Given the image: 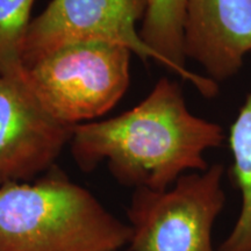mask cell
<instances>
[{"mask_svg":"<svg viewBox=\"0 0 251 251\" xmlns=\"http://www.w3.org/2000/svg\"><path fill=\"white\" fill-rule=\"evenodd\" d=\"M225 166L186 174L164 191L136 188L128 208L131 251H219L213 228L224 211Z\"/></svg>","mask_w":251,"mask_h":251,"instance_id":"cell-4","label":"cell"},{"mask_svg":"<svg viewBox=\"0 0 251 251\" xmlns=\"http://www.w3.org/2000/svg\"><path fill=\"white\" fill-rule=\"evenodd\" d=\"M74 127L43 107L24 71L0 77V185L28 183L54 168Z\"/></svg>","mask_w":251,"mask_h":251,"instance_id":"cell-6","label":"cell"},{"mask_svg":"<svg viewBox=\"0 0 251 251\" xmlns=\"http://www.w3.org/2000/svg\"><path fill=\"white\" fill-rule=\"evenodd\" d=\"M35 0H0V77L24 71L23 48Z\"/></svg>","mask_w":251,"mask_h":251,"instance_id":"cell-10","label":"cell"},{"mask_svg":"<svg viewBox=\"0 0 251 251\" xmlns=\"http://www.w3.org/2000/svg\"><path fill=\"white\" fill-rule=\"evenodd\" d=\"M225 140L221 126L190 112L179 83L163 77L130 111L75 126L70 146L83 170L106 162L121 184L164 191L181 176L207 170L205 152Z\"/></svg>","mask_w":251,"mask_h":251,"instance_id":"cell-1","label":"cell"},{"mask_svg":"<svg viewBox=\"0 0 251 251\" xmlns=\"http://www.w3.org/2000/svg\"><path fill=\"white\" fill-rule=\"evenodd\" d=\"M229 178L241 193V209L219 251H251V91L229 131Z\"/></svg>","mask_w":251,"mask_h":251,"instance_id":"cell-9","label":"cell"},{"mask_svg":"<svg viewBox=\"0 0 251 251\" xmlns=\"http://www.w3.org/2000/svg\"><path fill=\"white\" fill-rule=\"evenodd\" d=\"M139 30L141 39L162 59L163 67L188 81L207 99L215 98L219 84L186 68L184 25L187 0H147Z\"/></svg>","mask_w":251,"mask_h":251,"instance_id":"cell-8","label":"cell"},{"mask_svg":"<svg viewBox=\"0 0 251 251\" xmlns=\"http://www.w3.org/2000/svg\"><path fill=\"white\" fill-rule=\"evenodd\" d=\"M147 0H51L31 20L23 48L27 68L49 52L77 42H106L124 46L147 63L159 56L141 39L136 24L143 20Z\"/></svg>","mask_w":251,"mask_h":251,"instance_id":"cell-5","label":"cell"},{"mask_svg":"<svg viewBox=\"0 0 251 251\" xmlns=\"http://www.w3.org/2000/svg\"><path fill=\"white\" fill-rule=\"evenodd\" d=\"M184 52L215 83L236 76L251 52V0H187Z\"/></svg>","mask_w":251,"mask_h":251,"instance_id":"cell-7","label":"cell"},{"mask_svg":"<svg viewBox=\"0 0 251 251\" xmlns=\"http://www.w3.org/2000/svg\"><path fill=\"white\" fill-rule=\"evenodd\" d=\"M131 54L114 43H71L24 68V76L52 117L76 126L120 101L129 86Z\"/></svg>","mask_w":251,"mask_h":251,"instance_id":"cell-3","label":"cell"},{"mask_svg":"<svg viewBox=\"0 0 251 251\" xmlns=\"http://www.w3.org/2000/svg\"><path fill=\"white\" fill-rule=\"evenodd\" d=\"M129 225L56 168L0 186V251H120Z\"/></svg>","mask_w":251,"mask_h":251,"instance_id":"cell-2","label":"cell"}]
</instances>
